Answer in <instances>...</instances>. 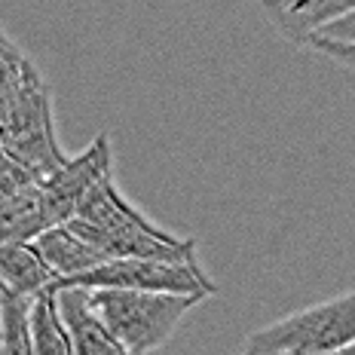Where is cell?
<instances>
[{
  "instance_id": "cell-1",
  "label": "cell",
  "mask_w": 355,
  "mask_h": 355,
  "mask_svg": "<svg viewBox=\"0 0 355 355\" xmlns=\"http://www.w3.org/2000/svg\"><path fill=\"white\" fill-rule=\"evenodd\" d=\"M0 144L3 153L31 168L37 178H49L68 159L55 135L53 92L40 68L3 34V86H0Z\"/></svg>"
},
{
  "instance_id": "cell-2",
  "label": "cell",
  "mask_w": 355,
  "mask_h": 355,
  "mask_svg": "<svg viewBox=\"0 0 355 355\" xmlns=\"http://www.w3.org/2000/svg\"><path fill=\"white\" fill-rule=\"evenodd\" d=\"M68 224L107 257H157V261H196V239L175 236L153 224L147 214L116 190L114 175L95 184L80 211Z\"/></svg>"
},
{
  "instance_id": "cell-3",
  "label": "cell",
  "mask_w": 355,
  "mask_h": 355,
  "mask_svg": "<svg viewBox=\"0 0 355 355\" xmlns=\"http://www.w3.org/2000/svg\"><path fill=\"white\" fill-rule=\"evenodd\" d=\"M205 297L144 288H92V303L107 322L110 334L123 343L125 355L157 352L172 340L190 309Z\"/></svg>"
},
{
  "instance_id": "cell-4",
  "label": "cell",
  "mask_w": 355,
  "mask_h": 355,
  "mask_svg": "<svg viewBox=\"0 0 355 355\" xmlns=\"http://www.w3.org/2000/svg\"><path fill=\"white\" fill-rule=\"evenodd\" d=\"M355 346V288L257 328L242 349L248 355H328Z\"/></svg>"
},
{
  "instance_id": "cell-5",
  "label": "cell",
  "mask_w": 355,
  "mask_h": 355,
  "mask_svg": "<svg viewBox=\"0 0 355 355\" xmlns=\"http://www.w3.org/2000/svg\"><path fill=\"white\" fill-rule=\"evenodd\" d=\"M62 285H83V288H144V291H178V294H199L211 297L218 285L199 266V261H157V257H107L95 270L64 279Z\"/></svg>"
},
{
  "instance_id": "cell-6",
  "label": "cell",
  "mask_w": 355,
  "mask_h": 355,
  "mask_svg": "<svg viewBox=\"0 0 355 355\" xmlns=\"http://www.w3.org/2000/svg\"><path fill=\"white\" fill-rule=\"evenodd\" d=\"M114 175V144L110 135L101 132L86 150L77 157H68L49 178H43V193H46L49 220L55 224H68L73 214L80 211L83 199L95 190V184Z\"/></svg>"
},
{
  "instance_id": "cell-7",
  "label": "cell",
  "mask_w": 355,
  "mask_h": 355,
  "mask_svg": "<svg viewBox=\"0 0 355 355\" xmlns=\"http://www.w3.org/2000/svg\"><path fill=\"white\" fill-rule=\"evenodd\" d=\"M46 193L43 178L3 153V175H0V242H34L49 230Z\"/></svg>"
},
{
  "instance_id": "cell-8",
  "label": "cell",
  "mask_w": 355,
  "mask_h": 355,
  "mask_svg": "<svg viewBox=\"0 0 355 355\" xmlns=\"http://www.w3.org/2000/svg\"><path fill=\"white\" fill-rule=\"evenodd\" d=\"M261 6L272 31L300 49L331 21L355 12V0H261Z\"/></svg>"
},
{
  "instance_id": "cell-9",
  "label": "cell",
  "mask_w": 355,
  "mask_h": 355,
  "mask_svg": "<svg viewBox=\"0 0 355 355\" xmlns=\"http://www.w3.org/2000/svg\"><path fill=\"white\" fill-rule=\"evenodd\" d=\"M58 303L73 340V355H125L123 343L110 334L107 322L92 303V288L83 285H62Z\"/></svg>"
},
{
  "instance_id": "cell-10",
  "label": "cell",
  "mask_w": 355,
  "mask_h": 355,
  "mask_svg": "<svg viewBox=\"0 0 355 355\" xmlns=\"http://www.w3.org/2000/svg\"><path fill=\"white\" fill-rule=\"evenodd\" d=\"M34 245L40 248V254L49 261V266L58 272L62 282L80 276V272L95 270L98 263L107 261L105 251L98 245H92L86 236H80L71 224H55V227H49V230H43L34 239Z\"/></svg>"
},
{
  "instance_id": "cell-11",
  "label": "cell",
  "mask_w": 355,
  "mask_h": 355,
  "mask_svg": "<svg viewBox=\"0 0 355 355\" xmlns=\"http://www.w3.org/2000/svg\"><path fill=\"white\" fill-rule=\"evenodd\" d=\"M62 279L40 254L34 242H0V288H12L19 294H40L55 288Z\"/></svg>"
},
{
  "instance_id": "cell-12",
  "label": "cell",
  "mask_w": 355,
  "mask_h": 355,
  "mask_svg": "<svg viewBox=\"0 0 355 355\" xmlns=\"http://www.w3.org/2000/svg\"><path fill=\"white\" fill-rule=\"evenodd\" d=\"M31 340H34V355H73V340L62 315L58 288H46V291L34 294Z\"/></svg>"
},
{
  "instance_id": "cell-13",
  "label": "cell",
  "mask_w": 355,
  "mask_h": 355,
  "mask_svg": "<svg viewBox=\"0 0 355 355\" xmlns=\"http://www.w3.org/2000/svg\"><path fill=\"white\" fill-rule=\"evenodd\" d=\"M31 306V294H19L12 288L0 291V355H34Z\"/></svg>"
},
{
  "instance_id": "cell-14",
  "label": "cell",
  "mask_w": 355,
  "mask_h": 355,
  "mask_svg": "<svg viewBox=\"0 0 355 355\" xmlns=\"http://www.w3.org/2000/svg\"><path fill=\"white\" fill-rule=\"evenodd\" d=\"M306 49H309V53H315V55H322V58H328V62L340 64V68L355 71V40H349V43H340V40H313Z\"/></svg>"
},
{
  "instance_id": "cell-15",
  "label": "cell",
  "mask_w": 355,
  "mask_h": 355,
  "mask_svg": "<svg viewBox=\"0 0 355 355\" xmlns=\"http://www.w3.org/2000/svg\"><path fill=\"white\" fill-rule=\"evenodd\" d=\"M313 40H340V43L355 40V12H349V16H343L337 21H331V25L322 28ZM313 40H309V43H313ZM309 43H306V46H309Z\"/></svg>"
},
{
  "instance_id": "cell-16",
  "label": "cell",
  "mask_w": 355,
  "mask_h": 355,
  "mask_svg": "<svg viewBox=\"0 0 355 355\" xmlns=\"http://www.w3.org/2000/svg\"><path fill=\"white\" fill-rule=\"evenodd\" d=\"M349 352H355V346H352V349H349Z\"/></svg>"
}]
</instances>
